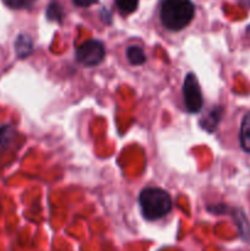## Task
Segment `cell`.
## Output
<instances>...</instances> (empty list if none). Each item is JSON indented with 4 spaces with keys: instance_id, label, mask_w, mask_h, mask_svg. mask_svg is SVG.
<instances>
[{
    "instance_id": "2",
    "label": "cell",
    "mask_w": 250,
    "mask_h": 251,
    "mask_svg": "<svg viewBox=\"0 0 250 251\" xmlns=\"http://www.w3.org/2000/svg\"><path fill=\"white\" fill-rule=\"evenodd\" d=\"M139 202L142 215L149 221L163 218L172 210L171 196L167 191L158 188L144 189L140 194Z\"/></svg>"
},
{
    "instance_id": "12",
    "label": "cell",
    "mask_w": 250,
    "mask_h": 251,
    "mask_svg": "<svg viewBox=\"0 0 250 251\" xmlns=\"http://www.w3.org/2000/svg\"><path fill=\"white\" fill-rule=\"evenodd\" d=\"M37 0H5V4L9 7L15 10L28 9L36 2Z\"/></svg>"
},
{
    "instance_id": "1",
    "label": "cell",
    "mask_w": 250,
    "mask_h": 251,
    "mask_svg": "<svg viewBox=\"0 0 250 251\" xmlns=\"http://www.w3.org/2000/svg\"><path fill=\"white\" fill-rule=\"evenodd\" d=\"M195 15L191 0H163L159 7L162 25L169 31L178 32L185 28Z\"/></svg>"
},
{
    "instance_id": "6",
    "label": "cell",
    "mask_w": 250,
    "mask_h": 251,
    "mask_svg": "<svg viewBox=\"0 0 250 251\" xmlns=\"http://www.w3.org/2000/svg\"><path fill=\"white\" fill-rule=\"evenodd\" d=\"M33 48V44H32L31 38L26 34H20L17 37L16 42H15V49H16V54L20 58H25V56L28 55L32 51Z\"/></svg>"
},
{
    "instance_id": "7",
    "label": "cell",
    "mask_w": 250,
    "mask_h": 251,
    "mask_svg": "<svg viewBox=\"0 0 250 251\" xmlns=\"http://www.w3.org/2000/svg\"><path fill=\"white\" fill-rule=\"evenodd\" d=\"M221 113H222L221 108H212V109H211V112L208 113L206 117H203V119L201 120V125H202L203 129L207 130V131H210V132H212L213 130L216 129V126H217L218 123H220Z\"/></svg>"
},
{
    "instance_id": "5",
    "label": "cell",
    "mask_w": 250,
    "mask_h": 251,
    "mask_svg": "<svg viewBox=\"0 0 250 251\" xmlns=\"http://www.w3.org/2000/svg\"><path fill=\"white\" fill-rule=\"evenodd\" d=\"M239 142L242 149L250 153V112L247 113L243 118L242 125H240Z\"/></svg>"
},
{
    "instance_id": "4",
    "label": "cell",
    "mask_w": 250,
    "mask_h": 251,
    "mask_svg": "<svg viewBox=\"0 0 250 251\" xmlns=\"http://www.w3.org/2000/svg\"><path fill=\"white\" fill-rule=\"evenodd\" d=\"M183 97L185 109L190 113L200 112L202 108L203 100L202 93H201L200 85L198 82V78L194 74H188L183 83Z\"/></svg>"
},
{
    "instance_id": "14",
    "label": "cell",
    "mask_w": 250,
    "mask_h": 251,
    "mask_svg": "<svg viewBox=\"0 0 250 251\" xmlns=\"http://www.w3.org/2000/svg\"><path fill=\"white\" fill-rule=\"evenodd\" d=\"M238 2H239L240 5H243V6L248 7V9H250V0H237Z\"/></svg>"
},
{
    "instance_id": "10",
    "label": "cell",
    "mask_w": 250,
    "mask_h": 251,
    "mask_svg": "<svg viewBox=\"0 0 250 251\" xmlns=\"http://www.w3.org/2000/svg\"><path fill=\"white\" fill-rule=\"evenodd\" d=\"M115 4L123 14H131L137 9L139 0H115Z\"/></svg>"
},
{
    "instance_id": "11",
    "label": "cell",
    "mask_w": 250,
    "mask_h": 251,
    "mask_svg": "<svg viewBox=\"0 0 250 251\" xmlns=\"http://www.w3.org/2000/svg\"><path fill=\"white\" fill-rule=\"evenodd\" d=\"M47 17H48L50 21H61V17H63V9L59 4L56 2H51L50 5L47 9Z\"/></svg>"
},
{
    "instance_id": "3",
    "label": "cell",
    "mask_w": 250,
    "mask_h": 251,
    "mask_svg": "<svg viewBox=\"0 0 250 251\" xmlns=\"http://www.w3.org/2000/svg\"><path fill=\"white\" fill-rule=\"evenodd\" d=\"M76 60L85 66H97L104 59L105 49L100 41L88 39L76 49Z\"/></svg>"
},
{
    "instance_id": "9",
    "label": "cell",
    "mask_w": 250,
    "mask_h": 251,
    "mask_svg": "<svg viewBox=\"0 0 250 251\" xmlns=\"http://www.w3.org/2000/svg\"><path fill=\"white\" fill-rule=\"evenodd\" d=\"M15 130L11 126H5L0 127V151L5 150L6 147H9V145L11 144V141L14 140Z\"/></svg>"
},
{
    "instance_id": "8",
    "label": "cell",
    "mask_w": 250,
    "mask_h": 251,
    "mask_svg": "<svg viewBox=\"0 0 250 251\" xmlns=\"http://www.w3.org/2000/svg\"><path fill=\"white\" fill-rule=\"evenodd\" d=\"M126 56H127V60L130 61V64L134 66L142 65V64L146 61V54H145L144 49L136 46L127 48Z\"/></svg>"
},
{
    "instance_id": "13",
    "label": "cell",
    "mask_w": 250,
    "mask_h": 251,
    "mask_svg": "<svg viewBox=\"0 0 250 251\" xmlns=\"http://www.w3.org/2000/svg\"><path fill=\"white\" fill-rule=\"evenodd\" d=\"M74 4L77 5V6L80 7H88L91 6V5L96 4L97 2V0H73Z\"/></svg>"
}]
</instances>
